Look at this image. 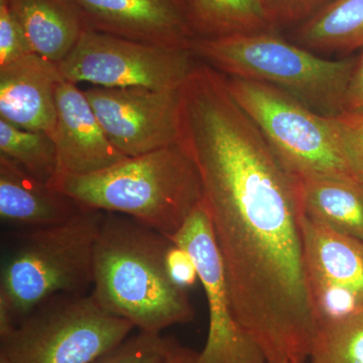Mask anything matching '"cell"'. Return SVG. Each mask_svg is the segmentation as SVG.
Here are the masks:
<instances>
[{
  "instance_id": "cell-2",
  "label": "cell",
  "mask_w": 363,
  "mask_h": 363,
  "mask_svg": "<svg viewBox=\"0 0 363 363\" xmlns=\"http://www.w3.org/2000/svg\"><path fill=\"white\" fill-rule=\"evenodd\" d=\"M173 240L126 215L104 212L93 255L91 294L138 331L161 334L194 319L185 289L169 274Z\"/></svg>"
},
{
  "instance_id": "cell-22",
  "label": "cell",
  "mask_w": 363,
  "mask_h": 363,
  "mask_svg": "<svg viewBox=\"0 0 363 363\" xmlns=\"http://www.w3.org/2000/svg\"><path fill=\"white\" fill-rule=\"evenodd\" d=\"M176 344L161 334L138 331L91 363H167Z\"/></svg>"
},
{
  "instance_id": "cell-10",
  "label": "cell",
  "mask_w": 363,
  "mask_h": 363,
  "mask_svg": "<svg viewBox=\"0 0 363 363\" xmlns=\"http://www.w3.org/2000/svg\"><path fill=\"white\" fill-rule=\"evenodd\" d=\"M180 91L93 86L84 93L112 145L138 157L177 143Z\"/></svg>"
},
{
  "instance_id": "cell-19",
  "label": "cell",
  "mask_w": 363,
  "mask_h": 363,
  "mask_svg": "<svg viewBox=\"0 0 363 363\" xmlns=\"http://www.w3.org/2000/svg\"><path fill=\"white\" fill-rule=\"evenodd\" d=\"M196 37L274 32L259 0H181Z\"/></svg>"
},
{
  "instance_id": "cell-7",
  "label": "cell",
  "mask_w": 363,
  "mask_h": 363,
  "mask_svg": "<svg viewBox=\"0 0 363 363\" xmlns=\"http://www.w3.org/2000/svg\"><path fill=\"white\" fill-rule=\"evenodd\" d=\"M224 77L236 104L297 178L358 180L344 155L333 116L318 113L266 83Z\"/></svg>"
},
{
  "instance_id": "cell-17",
  "label": "cell",
  "mask_w": 363,
  "mask_h": 363,
  "mask_svg": "<svg viewBox=\"0 0 363 363\" xmlns=\"http://www.w3.org/2000/svg\"><path fill=\"white\" fill-rule=\"evenodd\" d=\"M298 190L304 216L363 241V182L355 179H298Z\"/></svg>"
},
{
  "instance_id": "cell-3",
  "label": "cell",
  "mask_w": 363,
  "mask_h": 363,
  "mask_svg": "<svg viewBox=\"0 0 363 363\" xmlns=\"http://www.w3.org/2000/svg\"><path fill=\"white\" fill-rule=\"evenodd\" d=\"M83 209L126 215L171 240L203 201L201 177L178 143L49 184Z\"/></svg>"
},
{
  "instance_id": "cell-9",
  "label": "cell",
  "mask_w": 363,
  "mask_h": 363,
  "mask_svg": "<svg viewBox=\"0 0 363 363\" xmlns=\"http://www.w3.org/2000/svg\"><path fill=\"white\" fill-rule=\"evenodd\" d=\"M171 240L192 257L206 295L209 329L198 362L269 363L235 316L204 202Z\"/></svg>"
},
{
  "instance_id": "cell-21",
  "label": "cell",
  "mask_w": 363,
  "mask_h": 363,
  "mask_svg": "<svg viewBox=\"0 0 363 363\" xmlns=\"http://www.w3.org/2000/svg\"><path fill=\"white\" fill-rule=\"evenodd\" d=\"M308 363H363V307L320 325Z\"/></svg>"
},
{
  "instance_id": "cell-20",
  "label": "cell",
  "mask_w": 363,
  "mask_h": 363,
  "mask_svg": "<svg viewBox=\"0 0 363 363\" xmlns=\"http://www.w3.org/2000/svg\"><path fill=\"white\" fill-rule=\"evenodd\" d=\"M0 154L44 183H51L58 174L56 145L44 131L25 130L0 118Z\"/></svg>"
},
{
  "instance_id": "cell-5",
  "label": "cell",
  "mask_w": 363,
  "mask_h": 363,
  "mask_svg": "<svg viewBox=\"0 0 363 363\" xmlns=\"http://www.w3.org/2000/svg\"><path fill=\"white\" fill-rule=\"evenodd\" d=\"M191 50L224 75L274 86L326 116L342 113L357 60L322 58L274 32L196 38Z\"/></svg>"
},
{
  "instance_id": "cell-25",
  "label": "cell",
  "mask_w": 363,
  "mask_h": 363,
  "mask_svg": "<svg viewBox=\"0 0 363 363\" xmlns=\"http://www.w3.org/2000/svg\"><path fill=\"white\" fill-rule=\"evenodd\" d=\"M331 0H259L274 30L309 20Z\"/></svg>"
},
{
  "instance_id": "cell-8",
  "label": "cell",
  "mask_w": 363,
  "mask_h": 363,
  "mask_svg": "<svg viewBox=\"0 0 363 363\" xmlns=\"http://www.w3.org/2000/svg\"><path fill=\"white\" fill-rule=\"evenodd\" d=\"M197 63L191 48L145 44L88 28L59 68L76 84L180 90Z\"/></svg>"
},
{
  "instance_id": "cell-14",
  "label": "cell",
  "mask_w": 363,
  "mask_h": 363,
  "mask_svg": "<svg viewBox=\"0 0 363 363\" xmlns=\"http://www.w3.org/2000/svg\"><path fill=\"white\" fill-rule=\"evenodd\" d=\"M64 80L58 63L35 52L0 67V118L52 138L56 91Z\"/></svg>"
},
{
  "instance_id": "cell-16",
  "label": "cell",
  "mask_w": 363,
  "mask_h": 363,
  "mask_svg": "<svg viewBox=\"0 0 363 363\" xmlns=\"http://www.w3.org/2000/svg\"><path fill=\"white\" fill-rule=\"evenodd\" d=\"M35 54L60 63L88 30L73 0H9Z\"/></svg>"
},
{
  "instance_id": "cell-13",
  "label": "cell",
  "mask_w": 363,
  "mask_h": 363,
  "mask_svg": "<svg viewBox=\"0 0 363 363\" xmlns=\"http://www.w3.org/2000/svg\"><path fill=\"white\" fill-rule=\"evenodd\" d=\"M57 123L52 140L58 152V173H96L128 159L117 150L76 83L64 80L56 91Z\"/></svg>"
},
{
  "instance_id": "cell-11",
  "label": "cell",
  "mask_w": 363,
  "mask_h": 363,
  "mask_svg": "<svg viewBox=\"0 0 363 363\" xmlns=\"http://www.w3.org/2000/svg\"><path fill=\"white\" fill-rule=\"evenodd\" d=\"M306 279L318 323L363 307V241L302 214Z\"/></svg>"
},
{
  "instance_id": "cell-15",
  "label": "cell",
  "mask_w": 363,
  "mask_h": 363,
  "mask_svg": "<svg viewBox=\"0 0 363 363\" xmlns=\"http://www.w3.org/2000/svg\"><path fill=\"white\" fill-rule=\"evenodd\" d=\"M75 200L0 154V220L9 229H33L70 220L82 210Z\"/></svg>"
},
{
  "instance_id": "cell-23",
  "label": "cell",
  "mask_w": 363,
  "mask_h": 363,
  "mask_svg": "<svg viewBox=\"0 0 363 363\" xmlns=\"http://www.w3.org/2000/svg\"><path fill=\"white\" fill-rule=\"evenodd\" d=\"M33 54L9 0H0V67Z\"/></svg>"
},
{
  "instance_id": "cell-24",
  "label": "cell",
  "mask_w": 363,
  "mask_h": 363,
  "mask_svg": "<svg viewBox=\"0 0 363 363\" xmlns=\"http://www.w3.org/2000/svg\"><path fill=\"white\" fill-rule=\"evenodd\" d=\"M333 118L346 160L355 177L363 182V113L342 112Z\"/></svg>"
},
{
  "instance_id": "cell-18",
  "label": "cell",
  "mask_w": 363,
  "mask_h": 363,
  "mask_svg": "<svg viewBox=\"0 0 363 363\" xmlns=\"http://www.w3.org/2000/svg\"><path fill=\"white\" fill-rule=\"evenodd\" d=\"M296 39L314 52L363 50V0H331L298 26Z\"/></svg>"
},
{
  "instance_id": "cell-4",
  "label": "cell",
  "mask_w": 363,
  "mask_h": 363,
  "mask_svg": "<svg viewBox=\"0 0 363 363\" xmlns=\"http://www.w3.org/2000/svg\"><path fill=\"white\" fill-rule=\"evenodd\" d=\"M104 216V211L82 209L64 223L4 233L0 334L49 298L91 293L93 255Z\"/></svg>"
},
{
  "instance_id": "cell-12",
  "label": "cell",
  "mask_w": 363,
  "mask_h": 363,
  "mask_svg": "<svg viewBox=\"0 0 363 363\" xmlns=\"http://www.w3.org/2000/svg\"><path fill=\"white\" fill-rule=\"evenodd\" d=\"M73 1L96 32L169 48H191L197 38L181 0Z\"/></svg>"
},
{
  "instance_id": "cell-1",
  "label": "cell",
  "mask_w": 363,
  "mask_h": 363,
  "mask_svg": "<svg viewBox=\"0 0 363 363\" xmlns=\"http://www.w3.org/2000/svg\"><path fill=\"white\" fill-rule=\"evenodd\" d=\"M189 155L234 313L269 363H308L319 323L306 279L298 179L245 116L210 124Z\"/></svg>"
},
{
  "instance_id": "cell-29",
  "label": "cell",
  "mask_w": 363,
  "mask_h": 363,
  "mask_svg": "<svg viewBox=\"0 0 363 363\" xmlns=\"http://www.w3.org/2000/svg\"><path fill=\"white\" fill-rule=\"evenodd\" d=\"M0 363H9V360L6 359L4 355H0Z\"/></svg>"
},
{
  "instance_id": "cell-27",
  "label": "cell",
  "mask_w": 363,
  "mask_h": 363,
  "mask_svg": "<svg viewBox=\"0 0 363 363\" xmlns=\"http://www.w3.org/2000/svg\"><path fill=\"white\" fill-rule=\"evenodd\" d=\"M343 112L363 113V50L357 57V64L346 91Z\"/></svg>"
},
{
  "instance_id": "cell-26",
  "label": "cell",
  "mask_w": 363,
  "mask_h": 363,
  "mask_svg": "<svg viewBox=\"0 0 363 363\" xmlns=\"http://www.w3.org/2000/svg\"><path fill=\"white\" fill-rule=\"evenodd\" d=\"M168 264L169 274L177 285L187 289L198 279V272L194 262L184 248L177 245L173 241L169 248Z\"/></svg>"
},
{
  "instance_id": "cell-6",
  "label": "cell",
  "mask_w": 363,
  "mask_h": 363,
  "mask_svg": "<svg viewBox=\"0 0 363 363\" xmlns=\"http://www.w3.org/2000/svg\"><path fill=\"white\" fill-rule=\"evenodd\" d=\"M133 329L92 294H65L42 303L0 334V355L9 363H91Z\"/></svg>"
},
{
  "instance_id": "cell-28",
  "label": "cell",
  "mask_w": 363,
  "mask_h": 363,
  "mask_svg": "<svg viewBox=\"0 0 363 363\" xmlns=\"http://www.w3.org/2000/svg\"><path fill=\"white\" fill-rule=\"evenodd\" d=\"M198 354L199 352H196L190 348L183 347L177 343L167 363H199Z\"/></svg>"
}]
</instances>
